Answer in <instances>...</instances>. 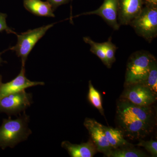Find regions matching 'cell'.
<instances>
[{"instance_id":"22","label":"cell","mask_w":157,"mask_h":157,"mask_svg":"<svg viewBox=\"0 0 157 157\" xmlns=\"http://www.w3.org/2000/svg\"><path fill=\"white\" fill-rule=\"evenodd\" d=\"M7 17V14L0 12V33L5 31L7 33H13L16 35L17 33L7 25L6 20Z\"/></svg>"},{"instance_id":"9","label":"cell","mask_w":157,"mask_h":157,"mask_svg":"<svg viewBox=\"0 0 157 157\" xmlns=\"http://www.w3.org/2000/svg\"><path fill=\"white\" fill-rule=\"evenodd\" d=\"M118 0H104L103 4L97 10L84 12L80 15H98L113 30H118L120 27L118 22Z\"/></svg>"},{"instance_id":"3","label":"cell","mask_w":157,"mask_h":157,"mask_svg":"<svg viewBox=\"0 0 157 157\" xmlns=\"http://www.w3.org/2000/svg\"><path fill=\"white\" fill-rule=\"evenodd\" d=\"M129 25L137 35L151 42L157 36V7L145 6Z\"/></svg>"},{"instance_id":"14","label":"cell","mask_w":157,"mask_h":157,"mask_svg":"<svg viewBox=\"0 0 157 157\" xmlns=\"http://www.w3.org/2000/svg\"><path fill=\"white\" fill-rule=\"evenodd\" d=\"M24 6L29 12L40 17H55L54 10L48 2L41 0H24Z\"/></svg>"},{"instance_id":"1","label":"cell","mask_w":157,"mask_h":157,"mask_svg":"<svg viewBox=\"0 0 157 157\" xmlns=\"http://www.w3.org/2000/svg\"><path fill=\"white\" fill-rule=\"evenodd\" d=\"M30 117L24 111L16 119H4L0 126V147L14 148L18 144L25 141L32 133L29 127Z\"/></svg>"},{"instance_id":"19","label":"cell","mask_w":157,"mask_h":157,"mask_svg":"<svg viewBox=\"0 0 157 157\" xmlns=\"http://www.w3.org/2000/svg\"><path fill=\"white\" fill-rule=\"evenodd\" d=\"M144 84L157 94V63L156 58L153 60L151 63L146 81Z\"/></svg>"},{"instance_id":"10","label":"cell","mask_w":157,"mask_h":157,"mask_svg":"<svg viewBox=\"0 0 157 157\" xmlns=\"http://www.w3.org/2000/svg\"><path fill=\"white\" fill-rule=\"evenodd\" d=\"M25 73V67L21 66L20 72L15 78L7 83H2L0 86V98L10 94L24 90L28 88L45 85L43 82L29 80L26 77Z\"/></svg>"},{"instance_id":"23","label":"cell","mask_w":157,"mask_h":157,"mask_svg":"<svg viewBox=\"0 0 157 157\" xmlns=\"http://www.w3.org/2000/svg\"><path fill=\"white\" fill-rule=\"evenodd\" d=\"M70 1V0H47V2L50 4L54 11L59 6L67 4Z\"/></svg>"},{"instance_id":"4","label":"cell","mask_w":157,"mask_h":157,"mask_svg":"<svg viewBox=\"0 0 157 157\" xmlns=\"http://www.w3.org/2000/svg\"><path fill=\"white\" fill-rule=\"evenodd\" d=\"M54 24L43 26L33 30H29L20 35L16 34L17 37V44L11 48L15 52L18 57L21 60V66L25 67L26 61L31 51L37 42L46 33L49 29L53 26Z\"/></svg>"},{"instance_id":"24","label":"cell","mask_w":157,"mask_h":157,"mask_svg":"<svg viewBox=\"0 0 157 157\" xmlns=\"http://www.w3.org/2000/svg\"><path fill=\"white\" fill-rule=\"evenodd\" d=\"M144 5L148 7H157V0H142Z\"/></svg>"},{"instance_id":"11","label":"cell","mask_w":157,"mask_h":157,"mask_svg":"<svg viewBox=\"0 0 157 157\" xmlns=\"http://www.w3.org/2000/svg\"><path fill=\"white\" fill-rule=\"evenodd\" d=\"M142 0H118V22L120 25H129L143 8Z\"/></svg>"},{"instance_id":"18","label":"cell","mask_w":157,"mask_h":157,"mask_svg":"<svg viewBox=\"0 0 157 157\" xmlns=\"http://www.w3.org/2000/svg\"><path fill=\"white\" fill-rule=\"evenodd\" d=\"M88 98L92 105L97 108L102 115L104 116V109L102 106L101 94L94 87L90 80L89 81Z\"/></svg>"},{"instance_id":"17","label":"cell","mask_w":157,"mask_h":157,"mask_svg":"<svg viewBox=\"0 0 157 157\" xmlns=\"http://www.w3.org/2000/svg\"><path fill=\"white\" fill-rule=\"evenodd\" d=\"M83 39L85 43H87L90 46V51L100 59L103 63L107 68H111V66L109 64L106 58L102 43H100L94 42L89 37H83Z\"/></svg>"},{"instance_id":"2","label":"cell","mask_w":157,"mask_h":157,"mask_svg":"<svg viewBox=\"0 0 157 157\" xmlns=\"http://www.w3.org/2000/svg\"><path fill=\"white\" fill-rule=\"evenodd\" d=\"M155 57L147 51L135 52L129 57L127 63L124 85L144 84L151 63Z\"/></svg>"},{"instance_id":"26","label":"cell","mask_w":157,"mask_h":157,"mask_svg":"<svg viewBox=\"0 0 157 157\" xmlns=\"http://www.w3.org/2000/svg\"><path fill=\"white\" fill-rule=\"evenodd\" d=\"M2 75L0 74V86H1V85L2 83Z\"/></svg>"},{"instance_id":"20","label":"cell","mask_w":157,"mask_h":157,"mask_svg":"<svg viewBox=\"0 0 157 157\" xmlns=\"http://www.w3.org/2000/svg\"><path fill=\"white\" fill-rule=\"evenodd\" d=\"M104 52L108 63L110 66L115 61V53L117 47L113 43L111 40L109 39L107 42L102 43Z\"/></svg>"},{"instance_id":"13","label":"cell","mask_w":157,"mask_h":157,"mask_svg":"<svg viewBox=\"0 0 157 157\" xmlns=\"http://www.w3.org/2000/svg\"><path fill=\"white\" fill-rule=\"evenodd\" d=\"M61 146L68 151L71 157H93L98 151L91 139L86 143L79 144L63 141L61 144Z\"/></svg>"},{"instance_id":"21","label":"cell","mask_w":157,"mask_h":157,"mask_svg":"<svg viewBox=\"0 0 157 157\" xmlns=\"http://www.w3.org/2000/svg\"><path fill=\"white\" fill-rule=\"evenodd\" d=\"M138 146L142 147L151 154L153 157L157 156V142L156 140L151 139L148 141L139 140V143L137 144Z\"/></svg>"},{"instance_id":"25","label":"cell","mask_w":157,"mask_h":157,"mask_svg":"<svg viewBox=\"0 0 157 157\" xmlns=\"http://www.w3.org/2000/svg\"><path fill=\"white\" fill-rule=\"evenodd\" d=\"M6 51H3V52H0V65H1V64H2V63H4V62H5V61H4L2 59V58H1V55L2 54L4 53V52H6Z\"/></svg>"},{"instance_id":"7","label":"cell","mask_w":157,"mask_h":157,"mask_svg":"<svg viewBox=\"0 0 157 157\" xmlns=\"http://www.w3.org/2000/svg\"><path fill=\"white\" fill-rule=\"evenodd\" d=\"M125 89L121 98L126 99L139 106L150 107L157 100V94L142 83H136L125 86Z\"/></svg>"},{"instance_id":"8","label":"cell","mask_w":157,"mask_h":157,"mask_svg":"<svg viewBox=\"0 0 157 157\" xmlns=\"http://www.w3.org/2000/svg\"><path fill=\"white\" fill-rule=\"evenodd\" d=\"M83 124L96 146L97 151L103 153L104 155L112 149L106 138L103 129V125L95 120L89 118L85 119Z\"/></svg>"},{"instance_id":"6","label":"cell","mask_w":157,"mask_h":157,"mask_svg":"<svg viewBox=\"0 0 157 157\" xmlns=\"http://www.w3.org/2000/svg\"><path fill=\"white\" fill-rule=\"evenodd\" d=\"M33 103L32 94L27 93L25 90L7 95L0 98V113L8 115H17Z\"/></svg>"},{"instance_id":"15","label":"cell","mask_w":157,"mask_h":157,"mask_svg":"<svg viewBox=\"0 0 157 157\" xmlns=\"http://www.w3.org/2000/svg\"><path fill=\"white\" fill-rule=\"evenodd\" d=\"M103 128L106 138L112 149L132 145L124 139L123 133L121 130L104 125Z\"/></svg>"},{"instance_id":"12","label":"cell","mask_w":157,"mask_h":157,"mask_svg":"<svg viewBox=\"0 0 157 157\" xmlns=\"http://www.w3.org/2000/svg\"><path fill=\"white\" fill-rule=\"evenodd\" d=\"M117 109L127 113L147 124L153 126L154 118L149 107L139 106L121 98L118 103Z\"/></svg>"},{"instance_id":"16","label":"cell","mask_w":157,"mask_h":157,"mask_svg":"<svg viewBox=\"0 0 157 157\" xmlns=\"http://www.w3.org/2000/svg\"><path fill=\"white\" fill-rule=\"evenodd\" d=\"M107 157H144L147 155L140 150L132 147V145L113 149L104 154Z\"/></svg>"},{"instance_id":"5","label":"cell","mask_w":157,"mask_h":157,"mask_svg":"<svg viewBox=\"0 0 157 157\" xmlns=\"http://www.w3.org/2000/svg\"><path fill=\"white\" fill-rule=\"evenodd\" d=\"M119 124L124 133L132 139H140L146 137L152 130V127L144 123L127 113L117 109Z\"/></svg>"}]
</instances>
